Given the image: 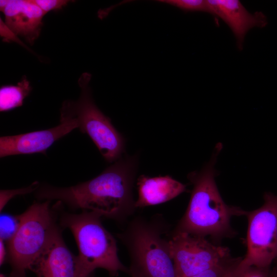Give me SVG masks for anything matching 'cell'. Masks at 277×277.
Wrapping results in <instances>:
<instances>
[{
	"mask_svg": "<svg viewBox=\"0 0 277 277\" xmlns=\"http://www.w3.org/2000/svg\"><path fill=\"white\" fill-rule=\"evenodd\" d=\"M136 184V208L165 203L186 191L185 184L167 175L151 177L142 174L137 178Z\"/></svg>",
	"mask_w": 277,
	"mask_h": 277,
	"instance_id": "4fadbf2b",
	"label": "cell"
},
{
	"mask_svg": "<svg viewBox=\"0 0 277 277\" xmlns=\"http://www.w3.org/2000/svg\"><path fill=\"white\" fill-rule=\"evenodd\" d=\"M168 229L160 214L137 216L116 234L129 254L131 277H177L169 239L163 236Z\"/></svg>",
	"mask_w": 277,
	"mask_h": 277,
	"instance_id": "3957f363",
	"label": "cell"
},
{
	"mask_svg": "<svg viewBox=\"0 0 277 277\" xmlns=\"http://www.w3.org/2000/svg\"><path fill=\"white\" fill-rule=\"evenodd\" d=\"M0 277H7L4 274L1 273Z\"/></svg>",
	"mask_w": 277,
	"mask_h": 277,
	"instance_id": "cb8c5ba5",
	"label": "cell"
},
{
	"mask_svg": "<svg viewBox=\"0 0 277 277\" xmlns=\"http://www.w3.org/2000/svg\"><path fill=\"white\" fill-rule=\"evenodd\" d=\"M138 165L137 154L125 155L90 180L65 188L44 185L37 188L36 196L123 222L136 208L133 188Z\"/></svg>",
	"mask_w": 277,
	"mask_h": 277,
	"instance_id": "6da1fadb",
	"label": "cell"
},
{
	"mask_svg": "<svg viewBox=\"0 0 277 277\" xmlns=\"http://www.w3.org/2000/svg\"><path fill=\"white\" fill-rule=\"evenodd\" d=\"M158 2L174 6L186 12H210L207 0H161Z\"/></svg>",
	"mask_w": 277,
	"mask_h": 277,
	"instance_id": "9a60e30c",
	"label": "cell"
},
{
	"mask_svg": "<svg viewBox=\"0 0 277 277\" xmlns=\"http://www.w3.org/2000/svg\"><path fill=\"white\" fill-rule=\"evenodd\" d=\"M241 259H229L191 277H227Z\"/></svg>",
	"mask_w": 277,
	"mask_h": 277,
	"instance_id": "e0dca14e",
	"label": "cell"
},
{
	"mask_svg": "<svg viewBox=\"0 0 277 277\" xmlns=\"http://www.w3.org/2000/svg\"><path fill=\"white\" fill-rule=\"evenodd\" d=\"M91 75L83 73L79 81L81 93L76 101H65L60 110V117L72 120L76 128L87 134L97 147L105 160L114 163L122 157L125 140L95 104L89 83Z\"/></svg>",
	"mask_w": 277,
	"mask_h": 277,
	"instance_id": "8992f818",
	"label": "cell"
},
{
	"mask_svg": "<svg viewBox=\"0 0 277 277\" xmlns=\"http://www.w3.org/2000/svg\"><path fill=\"white\" fill-rule=\"evenodd\" d=\"M235 267L227 277H273L272 272L270 270L269 267L251 266L243 271H237L235 270Z\"/></svg>",
	"mask_w": 277,
	"mask_h": 277,
	"instance_id": "d6986e66",
	"label": "cell"
},
{
	"mask_svg": "<svg viewBox=\"0 0 277 277\" xmlns=\"http://www.w3.org/2000/svg\"><path fill=\"white\" fill-rule=\"evenodd\" d=\"M39 184L35 182L27 187L11 190H1L0 191V210H3L10 200L17 195L29 193L37 190Z\"/></svg>",
	"mask_w": 277,
	"mask_h": 277,
	"instance_id": "ac0fdd59",
	"label": "cell"
},
{
	"mask_svg": "<svg viewBox=\"0 0 277 277\" xmlns=\"http://www.w3.org/2000/svg\"><path fill=\"white\" fill-rule=\"evenodd\" d=\"M76 256L65 244L57 227L30 270L37 277H78Z\"/></svg>",
	"mask_w": 277,
	"mask_h": 277,
	"instance_id": "30bf717a",
	"label": "cell"
},
{
	"mask_svg": "<svg viewBox=\"0 0 277 277\" xmlns=\"http://www.w3.org/2000/svg\"><path fill=\"white\" fill-rule=\"evenodd\" d=\"M29 81L26 76L15 85H4L0 88V111L4 112L23 105L24 98L31 91Z\"/></svg>",
	"mask_w": 277,
	"mask_h": 277,
	"instance_id": "5bb4252c",
	"label": "cell"
},
{
	"mask_svg": "<svg viewBox=\"0 0 277 277\" xmlns=\"http://www.w3.org/2000/svg\"><path fill=\"white\" fill-rule=\"evenodd\" d=\"M77 128L71 120L60 118L58 125L46 130L0 137V156L45 154L54 142Z\"/></svg>",
	"mask_w": 277,
	"mask_h": 277,
	"instance_id": "9c48e42d",
	"label": "cell"
},
{
	"mask_svg": "<svg viewBox=\"0 0 277 277\" xmlns=\"http://www.w3.org/2000/svg\"><path fill=\"white\" fill-rule=\"evenodd\" d=\"M20 224L19 215L2 214L0 217V237L8 242L15 234Z\"/></svg>",
	"mask_w": 277,
	"mask_h": 277,
	"instance_id": "2e32d148",
	"label": "cell"
},
{
	"mask_svg": "<svg viewBox=\"0 0 277 277\" xmlns=\"http://www.w3.org/2000/svg\"><path fill=\"white\" fill-rule=\"evenodd\" d=\"M222 147L221 144L218 143L209 162L201 170L188 174L193 186L190 201L172 233L222 238L234 234L230 225L232 216L245 215L246 211L224 201L216 184L217 172L214 165Z\"/></svg>",
	"mask_w": 277,
	"mask_h": 277,
	"instance_id": "7a4b0ae2",
	"label": "cell"
},
{
	"mask_svg": "<svg viewBox=\"0 0 277 277\" xmlns=\"http://www.w3.org/2000/svg\"><path fill=\"white\" fill-rule=\"evenodd\" d=\"M99 214L87 210L81 213L63 212L60 224L73 233L78 249L76 256L78 277H90L97 268L107 270L112 276L129 269L119 259L116 241L103 226Z\"/></svg>",
	"mask_w": 277,
	"mask_h": 277,
	"instance_id": "277c9868",
	"label": "cell"
},
{
	"mask_svg": "<svg viewBox=\"0 0 277 277\" xmlns=\"http://www.w3.org/2000/svg\"><path fill=\"white\" fill-rule=\"evenodd\" d=\"M272 274H273V277H277V268L275 271L272 272Z\"/></svg>",
	"mask_w": 277,
	"mask_h": 277,
	"instance_id": "603a6c76",
	"label": "cell"
},
{
	"mask_svg": "<svg viewBox=\"0 0 277 277\" xmlns=\"http://www.w3.org/2000/svg\"><path fill=\"white\" fill-rule=\"evenodd\" d=\"M4 240L0 239V265L2 266L7 259V250L5 246Z\"/></svg>",
	"mask_w": 277,
	"mask_h": 277,
	"instance_id": "7402d4cb",
	"label": "cell"
},
{
	"mask_svg": "<svg viewBox=\"0 0 277 277\" xmlns=\"http://www.w3.org/2000/svg\"><path fill=\"white\" fill-rule=\"evenodd\" d=\"M209 13L220 18L230 28L242 50L247 32L254 27L266 26L267 19L261 11L250 13L239 0H207Z\"/></svg>",
	"mask_w": 277,
	"mask_h": 277,
	"instance_id": "8fae6325",
	"label": "cell"
},
{
	"mask_svg": "<svg viewBox=\"0 0 277 277\" xmlns=\"http://www.w3.org/2000/svg\"><path fill=\"white\" fill-rule=\"evenodd\" d=\"M1 36L4 37L6 42L14 41L24 46L22 42L19 41L17 36L5 24V22L1 19Z\"/></svg>",
	"mask_w": 277,
	"mask_h": 277,
	"instance_id": "44dd1931",
	"label": "cell"
},
{
	"mask_svg": "<svg viewBox=\"0 0 277 277\" xmlns=\"http://www.w3.org/2000/svg\"><path fill=\"white\" fill-rule=\"evenodd\" d=\"M45 14L53 10H60L66 6L71 1L67 0H33Z\"/></svg>",
	"mask_w": 277,
	"mask_h": 277,
	"instance_id": "ffe728a7",
	"label": "cell"
},
{
	"mask_svg": "<svg viewBox=\"0 0 277 277\" xmlns=\"http://www.w3.org/2000/svg\"><path fill=\"white\" fill-rule=\"evenodd\" d=\"M264 200L259 208L246 211L247 252L236 266L237 271L251 266L269 267L277 258V195L265 192Z\"/></svg>",
	"mask_w": 277,
	"mask_h": 277,
	"instance_id": "52a82bcc",
	"label": "cell"
},
{
	"mask_svg": "<svg viewBox=\"0 0 277 277\" xmlns=\"http://www.w3.org/2000/svg\"><path fill=\"white\" fill-rule=\"evenodd\" d=\"M50 202H35L19 215V226L7 242V260L11 272L7 277H26V270H30L58 227Z\"/></svg>",
	"mask_w": 277,
	"mask_h": 277,
	"instance_id": "5b68a950",
	"label": "cell"
},
{
	"mask_svg": "<svg viewBox=\"0 0 277 277\" xmlns=\"http://www.w3.org/2000/svg\"><path fill=\"white\" fill-rule=\"evenodd\" d=\"M169 242L177 277H191L230 258L227 248L213 245L205 237L172 233Z\"/></svg>",
	"mask_w": 277,
	"mask_h": 277,
	"instance_id": "ba28073f",
	"label": "cell"
},
{
	"mask_svg": "<svg viewBox=\"0 0 277 277\" xmlns=\"http://www.w3.org/2000/svg\"><path fill=\"white\" fill-rule=\"evenodd\" d=\"M6 26L17 36L32 44L38 37L45 13L33 0H1Z\"/></svg>",
	"mask_w": 277,
	"mask_h": 277,
	"instance_id": "7c38bea8",
	"label": "cell"
}]
</instances>
